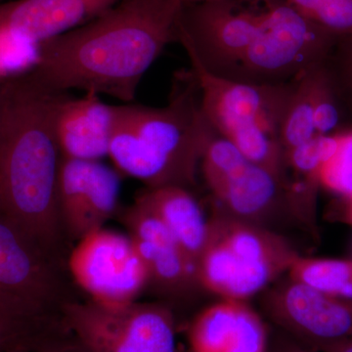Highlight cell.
<instances>
[{
    "mask_svg": "<svg viewBox=\"0 0 352 352\" xmlns=\"http://www.w3.org/2000/svg\"><path fill=\"white\" fill-rule=\"evenodd\" d=\"M179 0H120L94 20L41 43L31 73L57 91L129 104L166 45L177 41Z\"/></svg>",
    "mask_w": 352,
    "mask_h": 352,
    "instance_id": "1",
    "label": "cell"
},
{
    "mask_svg": "<svg viewBox=\"0 0 352 352\" xmlns=\"http://www.w3.org/2000/svg\"><path fill=\"white\" fill-rule=\"evenodd\" d=\"M278 329L314 352H326L352 336V298L327 295L288 278L261 300Z\"/></svg>",
    "mask_w": 352,
    "mask_h": 352,
    "instance_id": "10",
    "label": "cell"
},
{
    "mask_svg": "<svg viewBox=\"0 0 352 352\" xmlns=\"http://www.w3.org/2000/svg\"><path fill=\"white\" fill-rule=\"evenodd\" d=\"M157 215L173 234L190 261L198 268L208 234L200 204L188 188L164 186L147 189L136 198Z\"/></svg>",
    "mask_w": 352,
    "mask_h": 352,
    "instance_id": "17",
    "label": "cell"
},
{
    "mask_svg": "<svg viewBox=\"0 0 352 352\" xmlns=\"http://www.w3.org/2000/svg\"><path fill=\"white\" fill-rule=\"evenodd\" d=\"M188 57L210 129L248 161L283 175L282 124L296 80L280 85L234 82L212 75L195 57Z\"/></svg>",
    "mask_w": 352,
    "mask_h": 352,
    "instance_id": "4",
    "label": "cell"
},
{
    "mask_svg": "<svg viewBox=\"0 0 352 352\" xmlns=\"http://www.w3.org/2000/svg\"><path fill=\"white\" fill-rule=\"evenodd\" d=\"M122 219L129 237L144 261L149 282L176 296L201 288L195 264L156 214L135 200Z\"/></svg>",
    "mask_w": 352,
    "mask_h": 352,
    "instance_id": "13",
    "label": "cell"
},
{
    "mask_svg": "<svg viewBox=\"0 0 352 352\" xmlns=\"http://www.w3.org/2000/svg\"><path fill=\"white\" fill-rule=\"evenodd\" d=\"M303 17L337 36H352V0H287Z\"/></svg>",
    "mask_w": 352,
    "mask_h": 352,
    "instance_id": "22",
    "label": "cell"
},
{
    "mask_svg": "<svg viewBox=\"0 0 352 352\" xmlns=\"http://www.w3.org/2000/svg\"><path fill=\"white\" fill-rule=\"evenodd\" d=\"M212 134L189 69L175 76L164 107L120 105L108 157L118 170L145 183L148 189L170 185L188 188L195 183Z\"/></svg>",
    "mask_w": 352,
    "mask_h": 352,
    "instance_id": "3",
    "label": "cell"
},
{
    "mask_svg": "<svg viewBox=\"0 0 352 352\" xmlns=\"http://www.w3.org/2000/svg\"><path fill=\"white\" fill-rule=\"evenodd\" d=\"M326 352H352V336L336 344Z\"/></svg>",
    "mask_w": 352,
    "mask_h": 352,
    "instance_id": "29",
    "label": "cell"
},
{
    "mask_svg": "<svg viewBox=\"0 0 352 352\" xmlns=\"http://www.w3.org/2000/svg\"><path fill=\"white\" fill-rule=\"evenodd\" d=\"M289 278L327 295L352 298V259L298 256L288 271Z\"/></svg>",
    "mask_w": 352,
    "mask_h": 352,
    "instance_id": "20",
    "label": "cell"
},
{
    "mask_svg": "<svg viewBox=\"0 0 352 352\" xmlns=\"http://www.w3.org/2000/svg\"><path fill=\"white\" fill-rule=\"evenodd\" d=\"M351 107H352V104H351Z\"/></svg>",
    "mask_w": 352,
    "mask_h": 352,
    "instance_id": "31",
    "label": "cell"
},
{
    "mask_svg": "<svg viewBox=\"0 0 352 352\" xmlns=\"http://www.w3.org/2000/svg\"><path fill=\"white\" fill-rule=\"evenodd\" d=\"M321 65L296 78L282 124L281 144L284 154L318 136L315 131L314 111L317 71Z\"/></svg>",
    "mask_w": 352,
    "mask_h": 352,
    "instance_id": "18",
    "label": "cell"
},
{
    "mask_svg": "<svg viewBox=\"0 0 352 352\" xmlns=\"http://www.w3.org/2000/svg\"><path fill=\"white\" fill-rule=\"evenodd\" d=\"M340 98L326 64L318 68L315 85L314 120L318 136L338 133L340 124Z\"/></svg>",
    "mask_w": 352,
    "mask_h": 352,
    "instance_id": "23",
    "label": "cell"
},
{
    "mask_svg": "<svg viewBox=\"0 0 352 352\" xmlns=\"http://www.w3.org/2000/svg\"><path fill=\"white\" fill-rule=\"evenodd\" d=\"M337 39L287 0H270L256 38L226 80L256 85L293 82L325 63Z\"/></svg>",
    "mask_w": 352,
    "mask_h": 352,
    "instance_id": "6",
    "label": "cell"
},
{
    "mask_svg": "<svg viewBox=\"0 0 352 352\" xmlns=\"http://www.w3.org/2000/svg\"><path fill=\"white\" fill-rule=\"evenodd\" d=\"M41 352H91L87 346H83L72 333H64L63 335L55 338L41 349Z\"/></svg>",
    "mask_w": 352,
    "mask_h": 352,
    "instance_id": "27",
    "label": "cell"
},
{
    "mask_svg": "<svg viewBox=\"0 0 352 352\" xmlns=\"http://www.w3.org/2000/svg\"><path fill=\"white\" fill-rule=\"evenodd\" d=\"M182 3H198V2H229V1H256V0H179Z\"/></svg>",
    "mask_w": 352,
    "mask_h": 352,
    "instance_id": "30",
    "label": "cell"
},
{
    "mask_svg": "<svg viewBox=\"0 0 352 352\" xmlns=\"http://www.w3.org/2000/svg\"><path fill=\"white\" fill-rule=\"evenodd\" d=\"M270 337L261 315L240 300L205 308L187 330L191 352H267Z\"/></svg>",
    "mask_w": 352,
    "mask_h": 352,
    "instance_id": "14",
    "label": "cell"
},
{
    "mask_svg": "<svg viewBox=\"0 0 352 352\" xmlns=\"http://www.w3.org/2000/svg\"><path fill=\"white\" fill-rule=\"evenodd\" d=\"M117 117L118 105H109L99 95H67L56 118L62 157L82 161H101L108 157Z\"/></svg>",
    "mask_w": 352,
    "mask_h": 352,
    "instance_id": "15",
    "label": "cell"
},
{
    "mask_svg": "<svg viewBox=\"0 0 352 352\" xmlns=\"http://www.w3.org/2000/svg\"><path fill=\"white\" fill-rule=\"evenodd\" d=\"M337 135V149L321 170V186L347 198L352 196V131Z\"/></svg>",
    "mask_w": 352,
    "mask_h": 352,
    "instance_id": "24",
    "label": "cell"
},
{
    "mask_svg": "<svg viewBox=\"0 0 352 352\" xmlns=\"http://www.w3.org/2000/svg\"><path fill=\"white\" fill-rule=\"evenodd\" d=\"M65 330L62 319L27 318L0 307V352H39Z\"/></svg>",
    "mask_w": 352,
    "mask_h": 352,
    "instance_id": "19",
    "label": "cell"
},
{
    "mask_svg": "<svg viewBox=\"0 0 352 352\" xmlns=\"http://www.w3.org/2000/svg\"><path fill=\"white\" fill-rule=\"evenodd\" d=\"M41 44L25 34L0 25V80L30 73L38 66Z\"/></svg>",
    "mask_w": 352,
    "mask_h": 352,
    "instance_id": "21",
    "label": "cell"
},
{
    "mask_svg": "<svg viewBox=\"0 0 352 352\" xmlns=\"http://www.w3.org/2000/svg\"><path fill=\"white\" fill-rule=\"evenodd\" d=\"M120 178L101 161L62 157L58 205L66 237L78 241L103 227L117 210Z\"/></svg>",
    "mask_w": 352,
    "mask_h": 352,
    "instance_id": "12",
    "label": "cell"
},
{
    "mask_svg": "<svg viewBox=\"0 0 352 352\" xmlns=\"http://www.w3.org/2000/svg\"><path fill=\"white\" fill-rule=\"evenodd\" d=\"M267 352H314L300 344L288 333L277 328L276 332L270 337Z\"/></svg>",
    "mask_w": 352,
    "mask_h": 352,
    "instance_id": "26",
    "label": "cell"
},
{
    "mask_svg": "<svg viewBox=\"0 0 352 352\" xmlns=\"http://www.w3.org/2000/svg\"><path fill=\"white\" fill-rule=\"evenodd\" d=\"M206 183L217 204L215 210L228 217L272 231L286 220L303 226L284 176L245 157Z\"/></svg>",
    "mask_w": 352,
    "mask_h": 352,
    "instance_id": "11",
    "label": "cell"
},
{
    "mask_svg": "<svg viewBox=\"0 0 352 352\" xmlns=\"http://www.w3.org/2000/svg\"><path fill=\"white\" fill-rule=\"evenodd\" d=\"M120 0H15L0 4V25L39 44L94 20Z\"/></svg>",
    "mask_w": 352,
    "mask_h": 352,
    "instance_id": "16",
    "label": "cell"
},
{
    "mask_svg": "<svg viewBox=\"0 0 352 352\" xmlns=\"http://www.w3.org/2000/svg\"><path fill=\"white\" fill-rule=\"evenodd\" d=\"M300 256L281 235L215 210L197 274L201 288L245 302L265 291Z\"/></svg>",
    "mask_w": 352,
    "mask_h": 352,
    "instance_id": "5",
    "label": "cell"
},
{
    "mask_svg": "<svg viewBox=\"0 0 352 352\" xmlns=\"http://www.w3.org/2000/svg\"><path fill=\"white\" fill-rule=\"evenodd\" d=\"M73 300L62 264L0 212V307L27 318L56 320Z\"/></svg>",
    "mask_w": 352,
    "mask_h": 352,
    "instance_id": "7",
    "label": "cell"
},
{
    "mask_svg": "<svg viewBox=\"0 0 352 352\" xmlns=\"http://www.w3.org/2000/svg\"><path fill=\"white\" fill-rule=\"evenodd\" d=\"M68 94L31 72L0 80V212L61 264L67 237L58 205L56 118Z\"/></svg>",
    "mask_w": 352,
    "mask_h": 352,
    "instance_id": "2",
    "label": "cell"
},
{
    "mask_svg": "<svg viewBox=\"0 0 352 352\" xmlns=\"http://www.w3.org/2000/svg\"><path fill=\"white\" fill-rule=\"evenodd\" d=\"M336 219L352 226V196L344 198V201L336 212Z\"/></svg>",
    "mask_w": 352,
    "mask_h": 352,
    "instance_id": "28",
    "label": "cell"
},
{
    "mask_svg": "<svg viewBox=\"0 0 352 352\" xmlns=\"http://www.w3.org/2000/svg\"><path fill=\"white\" fill-rule=\"evenodd\" d=\"M62 319L91 352H177L175 314L159 303L106 307L76 300L65 305Z\"/></svg>",
    "mask_w": 352,
    "mask_h": 352,
    "instance_id": "8",
    "label": "cell"
},
{
    "mask_svg": "<svg viewBox=\"0 0 352 352\" xmlns=\"http://www.w3.org/2000/svg\"><path fill=\"white\" fill-rule=\"evenodd\" d=\"M342 100L352 104V36L338 38L325 62Z\"/></svg>",
    "mask_w": 352,
    "mask_h": 352,
    "instance_id": "25",
    "label": "cell"
},
{
    "mask_svg": "<svg viewBox=\"0 0 352 352\" xmlns=\"http://www.w3.org/2000/svg\"><path fill=\"white\" fill-rule=\"evenodd\" d=\"M74 282L106 307L136 302L149 283L143 259L129 236L101 228L78 241L67 259Z\"/></svg>",
    "mask_w": 352,
    "mask_h": 352,
    "instance_id": "9",
    "label": "cell"
}]
</instances>
